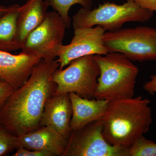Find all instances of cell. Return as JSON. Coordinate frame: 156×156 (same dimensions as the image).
<instances>
[{
	"mask_svg": "<svg viewBox=\"0 0 156 156\" xmlns=\"http://www.w3.org/2000/svg\"><path fill=\"white\" fill-rule=\"evenodd\" d=\"M57 60L41 59L27 80L14 91L0 109V122L17 136L35 131L47 100L54 95L57 85L51 80L58 68Z\"/></svg>",
	"mask_w": 156,
	"mask_h": 156,
	"instance_id": "1",
	"label": "cell"
},
{
	"mask_svg": "<svg viewBox=\"0 0 156 156\" xmlns=\"http://www.w3.org/2000/svg\"><path fill=\"white\" fill-rule=\"evenodd\" d=\"M150 101L141 96L109 101L101 120L103 135L111 145L129 147L149 131L152 123Z\"/></svg>",
	"mask_w": 156,
	"mask_h": 156,
	"instance_id": "2",
	"label": "cell"
},
{
	"mask_svg": "<svg viewBox=\"0 0 156 156\" xmlns=\"http://www.w3.org/2000/svg\"><path fill=\"white\" fill-rule=\"evenodd\" d=\"M93 57L100 70L94 98L109 101L134 97L139 70L131 60L117 52Z\"/></svg>",
	"mask_w": 156,
	"mask_h": 156,
	"instance_id": "3",
	"label": "cell"
},
{
	"mask_svg": "<svg viewBox=\"0 0 156 156\" xmlns=\"http://www.w3.org/2000/svg\"><path fill=\"white\" fill-rule=\"evenodd\" d=\"M119 5L106 2L98 8L89 10L83 8L73 17L74 29L100 26L105 30L114 31L129 22H144L153 15V11L144 9L133 0Z\"/></svg>",
	"mask_w": 156,
	"mask_h": 156,
	"instance_id": "4",
	"label": "cell"
},
{
	"mask_svg": "<svg viewBox=\"0 0 156 156\" xmlns=\"http://www.w3.org/2000/svg\"><path fill=\"white\" fill-rule=\"evenodd\" d=\"M104 44L109 53L123 54L132 61H156V29L139 26L105 33Z\"/></svg>",
	"mask_w": 156,
	"mask_h": 156,
	"instance_id": "5",
	"label": "cell"
},
{
	"mask_svg": "<svg viewBox=\"0 0 156 156\" xmlns=\"http://www.w3.org/2000/svg\"><path fill=\"white\" fill-rule=\"evenodd\" d=\"M93 56L76 58L65 69L55 70L51 78L57 85L54 95L73 92L83 98H94L100 70Z\"/></svg>",
	"mask_w": 156,
	"mask_h": 156,
	"instance_id": "6",
	"label": "cell"
},
{
	"mask_svg": "<svg viewBox=\"0 0 156 156\" xmlns=\"http://www.w3.org/2000/svg\"><path fill=\"white\" fill-rule=\"evenodd\" d=\"M66 27L55 11L48 12L45 19L33 30L23 44L22 52L45 61L54 60L62 44Z\"/></svg>",
	"mask_w": 156,
	"mask_h": 156,
	"instance_id": "7",
	"label": "cell"
},
{
	"mask_svg": "<svg viewBox=\"0 0 156 156\" xmlns=\"http://www.w3.org/2000/svg\"><path fill=\"white\" fill-rule=\"evenodd\" d=\"M102 132L101 119L72 131L63 156H129V147L111 145Z\"/></svg>",
	"mask_w": 156,
	"mask_h": 156,
	"instance_id": "8",
	"label": "cell"
},
{
	"mask_svg": "<svg viewBox=\"0 0 156 156\" xmlns=\"http://www.w3.org/2000/svg\"><path fill=\"white\" fill-rule=\"evenodd\" d=\"M105 31L100 26L74 29V35L68 45H62L57 53L59 69L76 58L90 55H106L108 50L104 44Z\"/></svg>",
	"mask_w": 156,
	"mask_h": 156,
	"instance_id": "9",
	"label": "cell"
},
{
	"mask_svg": "<svg viewBox=\"0 0 156 156\" xmlns=\"http://www.w3.org/2000/svg\"><path fill=\"white\" fill-rule=\"evenodd\" d=\"M41 59L22 51L14 55L0 51V83H8L15 90L18 89L27 82L34 66Z\"/></svg>",
	"mask_w": 156,
	"mask_h": 156,
	"instance_id": "10",
	"label": "cell"
},
{
	"mask_svg": "<svg viewBox=\"0 0 156 156\" xmlns=\"http://www.w3.org/2000/svg\"><path fill=\"white\" fill-rule=\"evenodd\" d=\"M72 106L69 94L53 95L47 100L40 120V126H50L68 139Z\"/></svg>",
	"mask_w": 156,
	"mask_h": 156,
	"instance_id": "11",
	"label": "cell"
},
{
	"mask_svg": "<svg viewBox=\"0 0 156 156\" xmlns=\"http://www.w3.org/2000/svg\"><path fill=\"white\" fill-rule=\"evenodd\" d=\"M18 137V147L50 152L54 156H63L68 142V139L50 126H40L35 131Z\"/></svg>",
	"mask_w": 156,
	"mask_h": 156,
	"instance_id": "12",
	"label": "cell"
},
{
	"mask_svg": "<svg viewBox=\"0 0 156 156\" xmlns=\"http://www.w3.org/2000/svg\"><path fill=\"white\" fill-rule=\"evenodd\" d=\"M69 95L72 106V116L70 123L71 131L101 119L106 113L108 101L95 98L87 99L73 92Z\"/></svg>",
	"mask_w": 156,
	"mask_h": 156,
	"instance_id": "13",
	"label": "cell"
},
{
	"mask_svg": "<svg viewBox=\"0 0 156 156\" xmlns=\"http://www.w3.org/2000/svg\"><path fill=\"white\" fill-rule=\"evenodd\" d=\"M49 7L46 0H28L23 5L20 6L17 20V39L21 48L28 35L44 21Z\"/></svg>",
	"mask_w": 156,
	"mask_h": 156,
	"instance_id": "14",
	"label": "cell"
},
{
	"mask_svg": "<svg viewBox=\"0 0 156 156\" xmlns=\"http://www.w3.org/2000/svg\"><path fill=\"white\" fill-rule=\"evenodd\" d=\"M20 5H13L0 17V51L11 52L21 49L17 39V20Z\"/></svg>",
	"mask_w": 156,
	"mask_h": 156,
	"instance_id": "15",
	"label": "cell"
},
{
	"mask_svg": "<svg viewBox=\"0 0 156 156\" xmlns=\"http://www.w3.org/2000/svg\"><path fill=\"white\" fill-rule=\"evenodd\" d=\"M48 5L52 7L54 11L60 15L65 23L66 28L70 26L71 18L69 12L71 7L76 4H79L83 8L91 9L92 0H46Z\"/></svg>",
	"mask_w": 156,
	"mask_h": 156,
	"instance_id": "16",
	"label": "cell"
},
{
	"mask_svg": "<svg viewBox=\"0 0 156 156\" xmlns=\"http://www.w3.org/2000/svg\"><path fill=\"white\" fill-rule=\"evenodd\" d=\"M129 156H156V143L142 136L128 149Z\"/></svg>",
	"mask_w": 156,
	"mask_h": 156,
	"instance_id": "17",
	"label": "cell"
},
{
	"mask_svg": "<svg viewBox=\"0 0 156 156\" xmlns=\"http://www.w3.org/2000/svg\"><path fill=\"white\" fill-rule=\"evenodd\" d=\"M18 137L0 122V156H5L17 150Z\"/></svg>",
	"mask_w": 156,
	"mask_h": 156,
	"instance_id": "18",
	"label": "cell"
},
{
	"mask_svg": "<svg viewBox=\"0 0 156 156\" xmlns=\"http://www.w3.org/2000/svg\"><path fill=\"white\" fill-rule=\"evenodd\" d=\"M15 89L8 83H0V109L5 105L9 98Z\"/></svg>",
	"mask_w": 156,
	"mask_h": 156,
	"instance_id": "19",
	"label": "cell"
},
{
	"mask_svg": "<svg viewBox=\"0 0 156 156\" xmlns=\"http://www.w3.org/2000/svg\"><path fill=\"white\" fill-rule=\"evenodd\" d=\"M13 156H54L50 152L46 151L30 150L22 147H19L17 149V151L13 155Z\"/></svg>",
	"mask_w": 156,
	"mask_h": 156,
	"instance_id": "20",
	"label": "cell"
},
{
	"mask_svg": "<svg viewBox=\"0 0 156 156\" xmlns=\"http://www.w3.org/2000/svg\"><path fill=\"white\" fill-rule=\"evenodd\" d=\"M150 79L144 85L143 88L149 94L153 95L156 93V71L155 73L151 76Z\"/></svg>",
	"mask_w": 156,
	"mask_h": 156,
	"instance_id": "21",
	"label": "cell"
},
{
	"mask_svg": "<svg viewBox=\"0 0 156 156\" xmlns=\"http://www.w3.org/2000/svg\"><path fill=\"white\" fill-rule=\"evenodd\" d=\"M137 5L144 9L156 11V0H133Z\"/></svg>",
	"mask_w": 156,
	"mask_h": 156,
	"instance_id": "22",
	"label": "cell"
},
{
	"mask_svg": "<svg viewBox=\"0 0 156 156\" xmlns=\"http://www.w3.org/2000/svg\"><path fill=\"white\" fill-rule=\"evenodd\" d=\"M9 9H10V6L9 7H6V6L0 5V17L9 11Z\"/></svg>",
	"mask_w": 156,
	"mask_h": 156,
	"instance_id": "23",
	"label": "cell"
}]
</instances>
